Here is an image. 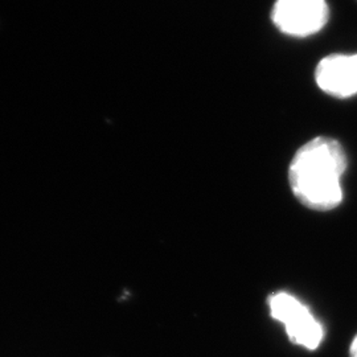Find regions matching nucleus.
I'll return each instance as SVG.
<instances>
[{
    "instance_id": "nucleus-3",
    "label": "nucleus",
    "mask_w": 357,
    "mask_h": 357,
    "mask_svg": "<svg viewBox=\"0 0 357 357\" xmlns=\"http://www.w3.org/2000/svg\"><path fill=\"white\" fill-rule=\"evenodd\" d=\"M328 15L326 0H277L271 19L282 33L306 38L327 24Z\"/></svg>"
},
{
    "instance_id": "nucleus-1",
    "label": "nucleus",
    "mask_w": 357,
    "mask_h": 357,
    "mask_svg": "<svg viewBox=\"0 0 357 357\" xmlns=\"http://www.w3.org/2000/svg\"><path fill=\"white\" fill-rule=\"evenodd\" d=\"M345 169L347 156L342 144L328 137H318L295 153L289 169L290 187L301 204L312 211H332L343 202Z\"/></svg>"
},
{
    "instance_id": "nucleus-2",
    "label": "nucleus",
    "mask_w": 357,
    "mask_h": 357,
    "mask_svg": "<svg viewBox=\"0 0 357 357\" xmlns=\"http://www.w3.org/2000/svg\"><path fill=\"white\" fill-rule=\"evenodd\" d=\"M273 319L281 321L294 344L315 351L323 342L324 330L311 310L289 293H275L268 298Z\"/></svg>"
},
{
    "instance_id": "nucleus-4",
    "label": "nucleus",
    "mask_w": 357,
    "mask_h": 357,
    "mask_svg": "<svg viewBox=\"0 0 357 357\" xmlns=\"http://www.w3.org/2000/svg\"><path fill=\"white\" fill-rule=\"evenodd\" d=\"M320 89L336 98L357 94L356 54H331L320 61L315 70Z\"/></svg>"
},
{
    "instance_id": "nucleus-5",
    "label": "nucleus",
    "mask_w": 357,
    "mask_h": 357,
    "mask_svg": "<svg viewBox=\"0 0 357 357\" xmlns=\"http://www.w3.org/2000/svg\"><path fill=\"white\" fill-rule=\"evenodd\" d=\"M349 356L357 357V336L354 339L352 344H351V349H349Z\"/></svg>"
}]
</instances>
